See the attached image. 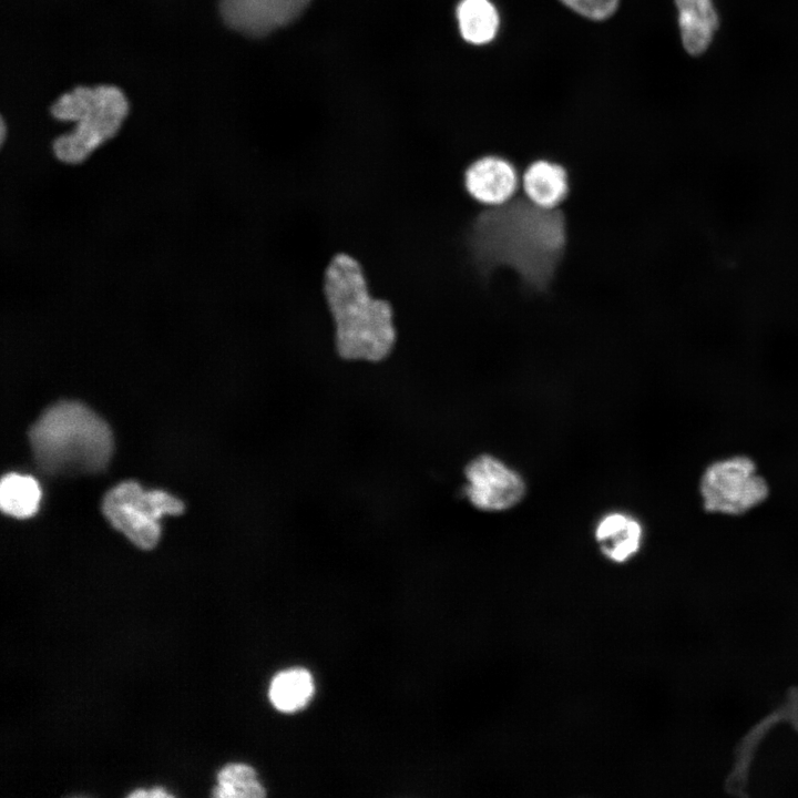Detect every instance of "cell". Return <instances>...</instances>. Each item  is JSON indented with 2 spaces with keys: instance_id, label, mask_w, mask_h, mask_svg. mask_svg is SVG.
I'll return each instance as SVG.
<instances>
[{
  "instance_id": "1",
  "label": "cell",
  "mask_w": 798,
  "mask_h": 798,
  "mask_svg": "<svg viewBox=\"0 0 798 798\" xmlns=\"http://www.w3.org/2000/svg\"><path fill=\"white\" fill-rule=\"evenodd\" d=\"M564 244L562 215L531 201L498 205L485 212L474 228V246L482 263L511 266L538 287L549 283Z\"/></svg>"
},
{
  "instance_id": "2",
  "label": "cell",
  "mask_w": 798,
  "mask_h": 798,
  "mask_svg": "<svg viewBox=\"0 0 798 798\" xmlns=\"http://www.w3.org/2000/svg\"><path fill=\"white\" fill-rule=\"evenodd\" d=\"M324 293L341 358L376 362L390 355L397 338L391 306L370 296L361 266L355 258L338 254L330 260Z\"/></svg>"
},
{
  "instance_id": "3",
  "label": "cell",
  "mask_w": 798,
  "mask_h": 798,
  "mask_svg": "<svg viewBox=\"0 0 798 798\" xmlns=\"http://www.w3.org/2000/svg\"><path fill=\"white\" fill-rule=\"evenodd\" d=\"M29 441L37 464L51 474L99 472L113 452L108 423L76 401L45 409L31 426Z\"/></svg>"
},
{
  "instance_id": "4",
  "label": "cell",
  "mask_w": 798,
  "mask_h": 798,
  "mask_svg": "<svg viewBox=\"0 0 798 798\" xmlns=\"http://www.w3.org/2000/svg\"><path fill=\"white\" fill-rule=\"evenodd\" d=\"M129 112L124 93L113 85L78 86L51 106L59 121L74 122V129L53 142L55 157L65 164L84 162L98 147L114 137Z\"/></svg>"
},
{
  "instance_id": "5",
  "label": "cell",
  "mask_w": 798,
  "mask_h": 798,
  "mask_svg": "<svg viewBox=\"0 0 798 798\" xmlns=\"http://www.w3.org/2000/svg\"><path fill=\"white\" fill-rule=\"evenodd\" d=\"M183 503L161 491H145L134 481L122 482L106 492L102 511L109 522L136 546L150 550L160 538L158 520L164 514H180Z\"/></svg>"
},
{
  "instance_id": "6",
  "label": "cell",
  "mask_w": 798,
  "mask_h": 798,
  "mask_svg": "<svg viewBox=\"0 0 798 798\" xmlns=\"http://www.w3.org/2000/svg\"><path fill=\"white\" fill-rule=\"evenodd\" d=\"M700 493L706 511L739 515L765 501L769 489L750 458L735 456L707 467Z\"/></svg>"
},
{
  "instance_id": "7",
  "label": "cell",
  "mask_w": 798,
  "mask_h": 798,
  "mask_svg": "<svg viewBox=\"0 0 798 798\" xmlns=\"http://www.w3.org/2000/svg\"><path fill=\"white\" fill-rule=\"evenodd\" d=\"M466 494L480 510L502 511L514 507L525 492L522 478L499 459L482 454L466 468Z\"/></svg>"
},
{
  "instance_id": "8",
  "label": "cell",
  "mask_w": 798,
  "mask_h": 798,
  "mask_svg": "<svg viewBox=\"0 0 798 798\" xmlns=\"http://www.w3.org/2000/svg\"><path fill=\"white\" fill-rule=\"evenodd\" d=\"M310 0H219L224 22L246 35H265L295 20Z\"/></svg>"
},
{
  "instance_id": "9",
  "label": "cell",
  "mask_w": 798,
  "mask_h": 798,
  "mask_svg": "<svg viewBox=\"0 0 798 798\" xmlns=\"http://www.w3.org/2000/svg\"><path fill=\"white\" fill-rule=\"evenodd\" d=\"M643 528L633 516L613 512L604 515L595 526L596 551L614 570H626L643 546Z\"/></svg>"
},
{
  "instance_id": "10",
  "label": "cell",
  "mask_w": 798,
  "mask_h": 798,
  "mask_svg": "<svg viewBox=\"0 0 798 798\" xmlns=\"http://www.w3.org/2000/svg\"><path fill=\"white\" fill-rule=\"evenodd\" d=\"M464 184L469 194L478 202L498 206L511 200L518 186V177L508 161L485 156L467 168Z\"/></svg>"
},
{
  "instance_id": "11",
  "label": "cell",
  "mask_w": 798,
  "mask_h": 798,
  "mask_svg": "<svg viewBox=\"0 0 798 798\" xmlns=\"http://www.w3.org/2000/svg\"><path fill=\"white\" fill-rule=\"evenodd\" d=\"M684 48L692 55L702 54L718 28V16L712 0H675Z\"/></svg>"
},
{
  "instance_id": "12",
  "label": "cell",
  "mask_w": 798,
  "mask_h": 798,
  "mask_svg": "<svg viewBox=\"0 0 798 798\" xmlns=\"http://www.w3.org/2000/svg\"><path fill=\"white\" fill-rule=\"evenodd\" d=\"M523 187L533 204L543 208H554L567 194V175L557 164L536 161L526 168Z\"/></svg>"
},
{
  "instance_id": "13",
  "label": "cell",
  "mask_w": 798,
  "mask_h": 798,
  "mask_svg": "<svg viewBox=\"0 0 798 798\" xmlns=\"http://www.w3.org/2000/svg\"><path fill=\"white\" fill-rule=\"evenodd\" d=\"M457 19L462 38L472 44L490 42L499 28V14L490 0H461Z\"/></svg>"
},
{
  "instance_id": "14",
  "label": "cell",
  "mask_w": 798,
  "mask_h": 798,
  "mask_svg": "<svg viewBox=\"0 0 798 798\" xmlns=\"http://www.w3.org/2000/svg\"><path fill=\"white\" fill-rule=\"evenodd\" d=\"M314 681L304 668H289L279 672L270 682L268 696L280 712L291 713L303 708L311 698Z\"/></svg>"
},
{
  "instance_id": "15",
  "label": "cell",
  "mask_w": 798,
  "mask_h": 798,
  "mask_svg": "<svg viewBox=\"0 0 798 798\" xmlns=\"http://www.w3.org/2000/svg\"><path fill=\"white\" fill-rule=\"evenodd\" d=\"M41 491L30 475L8 473L0 484V505L4 513L24 519L33 515L39 507Z\"/></svg>"
},
{
  "instance_id": "16",
  "label": "cell",
  "mask_w": 798,
  "mask_h": 798,
  "mask_svg": "<svg viewBox=\"0 0 798 798\" xmlns=\"http://www.w3.org/2000/svg\"><path fill=\"white\" fill-rule=\"evenodd\" d=\"M218 785L212 795L221 798H260L266 795L255 770L245 764H229L217 774Z\"/></svg>"
},
{
  "instance_id": "17",
  "label": "cell",
  "mask_w": 798,
  "mask_h": 798,
  "mask_svg": "<svg viewBox=\"0 0 798 798\" xmlns=\"http://www.w3.org/2000/svg\"><path fill=\"white\" fill-rule=\"evenodd\" d=\"M576 13L593 20L611 17L617 8L618 0H560Z\"/></svg>"
},
{
  "instance_id": "18",
  "label": "cell",
  "mask_w": 798,
  "mask_h": 798,
  "mask_svg": "<svg viewBox=\"0 0 798 798\" xmlns=\"http://www.w3.org/2000/svg\"><path fill=\"white\" fill-rule=\"evenodd\" d=\"M131 798H143V797H155V798H163V797H172L171 794L165 791L162 787H154L150 791H145L143 789H137L129 795Z\"/></svg>"
},
{
  "instance_id": "19",
  "label": "cell",
  "mask_w": 798,
  "mask_h": 798,
  "mask_svg": "<svg viewBox=\"0 0 798 798\" xmlns=\"http://www.w3.org/2000/svg\"><path fill=\"white\" fill-rule=\"evenodd\" d=\"M0 127H1V143H3V142H4V136H6V123H4L3 120H1Z\"/></svg>"
}]
</instances>
